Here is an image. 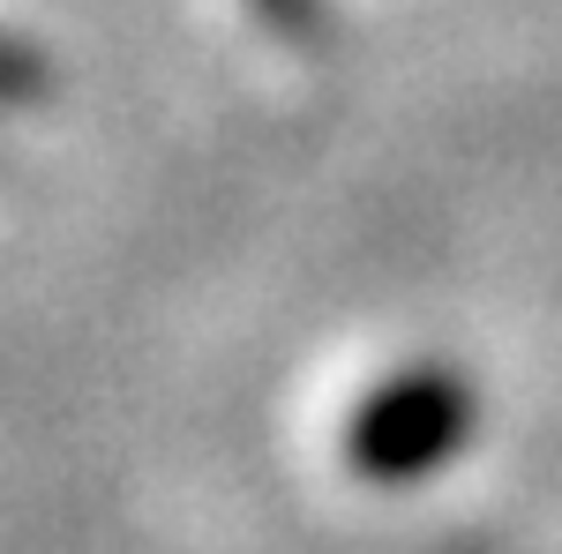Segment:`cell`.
<instances>
[{
	"label": "cell",
	"mask_w": 562,
	"mask_h": 554,
	"mask_svg": "<svg viewBox=\"0 0 562 554\" xmlns=\"http://www.w3.org/2000/svg\"><path fill=\"white\" fill-rule=\"evenodd\" d=\"M458 427H465L458 375H405L352 420V457L368 472H413L442 442H458Z\"/></svg>",
	"instance_id": "1"
},
{
	"label": "cell",
	"mask_w": 562,
	"mask_h": 554,
	"mask_svg": "<svg viewBox=\"0 0 562 554\" xmlns=\"http://www.w3.org/2000/svg\"><path fill=\"white\" fill-rule=\"evenodd\" d=\"M256 15L285 38H315L323 31V0H256Z\"/></svg>",
	"instance_id": "3"
},
{
	"label": "cell",
	"mask_w": 562,
	"mask_h": 554,
	"mask_svg": "<svg viewBox=\"0 0 562 554\" xmlns=\"http://www.w3.org/2000/svg\"><path fill=\"white\" fill-rule=\"evenodd\" d=\"M31 98H45V60L31 45L0 38V105H31Z\"/></svg>",
	"instance_id": "2"
}]
</instances>
